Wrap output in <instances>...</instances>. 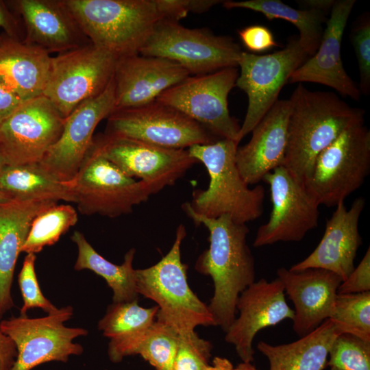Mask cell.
Returning <instances> with one entry per match:
<instances>
[{"label":"cell","mask_w":370,"mask_h":370,"mask_svg":"<svg viewBox=\"0 0 370 370\" xmlns=\"http://www.w3.org/2000/svg\"><path fill=\"white\" fill-rule=\"evenodd\" d=\"M341 333L330 319L299 339L273 345L264 341L257 349L268 360L269 370H323L327 367L330 349Z\"/></svg>","instance_id":"27"},{"label":"cell","mask_w":370,"mask_h":370,"mask_svg":"<svg viewBox=\"0 0 370 370\" xmlns=\"http://www.w3.org/2000/svg\"><path fill=\"white\" fill-rule=\"evenodd\" d=\"M0 191L20 199L75 202L65 182L56 180L38 163L6 165L0 171Z\"/></svg>","instance_id":"30"},{"label":"cell","mask_w":370,"mask_h":370,"mask_svg":"<svg viewBox=\"0 0 370 370\" xmlns=\"http://www.w3.org/2000/svg\"><path fill=\"white\" fill-rule=\"evenodd\" d=\"M327 366L341 370H370V341L342 333L330 349Z\"/></svg>","instance_id":"35"},{"label":"cell","mask_w":370,"mask_h":370,"mask_svg":"<svg viewBox=\"0 0 370 370\" xmlns=\"http://www.w3.org/2000/svg\"><path fill=\"white\" fill-rule=\"evenodd\" d=\"M262 180L269 186L272 210L268 221L258 227L254 247L301 241L318 225L320 206L284 166Z\"/></svg>","instance_id":"16"},{"label":"cell","mask_w":370,"mask_h":370,"mask_svg":"<svg viewBox=\"0 0 370 370\" xmlns=\"http://www.w3.org/2000/svg\"><path fill=\"white\" fill-rule=\"evenodd\" d=\"M118 57L91 43L52 57L42 95L64 118L100 95L112 79Z\"/></svg>","instance_id":"9"},{"label":"cell","mask_w":370,"mask_h":370,"mask_svg":"<svg viewBox=\"0 0 370 370\" xmlns=\"http://www.w3.org/2000/svg\"><path fill=\"white\" fill-rule=\"evenodd\" d=\"M238 145L234 140L221 139L187 149L205 166L210 177L208 187L194 190L188 202L195 213L213 219L227 214L242 224L262 215L264 188L262 185L250 188L242 177L235 160Z\"/></svg>","instance_id":"3"},{"label":"cell","mask_w":370,"mask_h":370,"mask_svg":"<svg viewBox=\"0 0 370 370\" xmlns=\"http://www.w3.org/2000/svg\"><path fill=\"white\" fill-rule=\"evenodd\" d=\"M330 370H341V369H337L336 367H330Z\"/></svg>","instance_id":"50"},{"label":"cell","mask_w":370,"mask_h":370,"mask_svg":"<svg viewBox=\"0 0 370 370\" xmlns=\"http://www.w3.org/2000/svg\"><path fill=\"white\" fill-rule=\"evenodd\" d=\"M10 199H12V197L9 195L0 191V201H6Z\"/></svg>","instance_id":"49"},{"label":"cell","mask_w":370,"mask_h":370,"mask_svg":"<svg viewBox=\"0 0 370 370\" xmlns=\"http://www.w3.org/2000/svg\"><path fill=\"white\" fill-rule=\"evenodd\" d=\"M232 362L225 358L216 356L212 360V364L208 365L205 370H234Z\"/></svg>","instance_id":"46"},{"label":"cell","mask_w":370,"mask_h":370,"mask_svg":"<svg viewBox=\"0 0 370 370\" xmlns=\"http://www.w3.org/2000/svg\"><path fill=\"white\" fill-rule=\"evenodd\" d=\"M14 21L12 14L8 11L5 3L0 1V29H3L9 37L15 38L13 36L14 33Z\"/></svg>","instance_id":"44"},{"label":"cell","mask_w":370,"mask_h":370,"mask_svg":"<svg viewBox=\"0 0 370 370\" xmlns=\"http://www.w3.org/2000/svg\"><path fill=\"white\" fill-rule=\"evenodd\" d=\"M308 58L298 38H291L285 47L267 55L242 51L235 86L247 95L248 106L238 134L239 143L278 100L282 87Z\"/></svg>","instance_id":"13"},{"label":"cell","mask_w":370,"mask_h":370,"mask_svg":"<svg viewBox=\"0 0 370 370\" xmlns=\"http://www.w3.org/2000/svg\"><path fill=\"white\" fill-rule=\"evenodd\" d=\"M57 203L16 198L0 201V318L14 306L11 289L15 266L32 222L41 211Z\"/></svg>","instance_id":"25"},{"label":"cell","mask_w":370,"mask_h":370,"mask_svg":"<svg viewBox=\"0 0 370 370\" xmlns=\"http://www.w3.org/2000/svg\"><path fill=\"white\" fill-rule=\"evenodd\" d=\"M14 3L25 24L24 42L49 53H60L90 43L62 1L19 0Z\"/></svg>","instance_id":"24"},{"label":"cell","mask_w":370,"mask_h":370,"mask_svg":"<svg viewBox=\"0 0 370 370\" xmlns=\"http://www.w3.org/2000/svg\"><path fill=\"white\" fill-rule=\"evenodd\" d=\"M35 254H27L18 276V286L23 304L20 310L21 315H26L29 309L38 308L47 314L58 310L41 291L35 271Z\"/></svg>","instance_id":"37"},{"label":"cell","mask_w":370,"mask_h":370,"mask_svg":"<svg viewBox=\"0 0 370 370\" xmlns=\"http://www.w3.org/2000/svg\"><path fill=\"white\" fill-rule=\"evenodd\" d=\"M238 34L244 46L254 54L278 46L273 33L264 25H249L238 30Z\"/></svg>","instance_id":"40"},{"label":"cell","mask_w":370,"mask_h":370,"mask_svg":"<svg viewBox=\"0 0 370 370\" xmlns=\"http://www.w3.org/2000/svg\"><path fill=\"white\" fill-rule=\"evenodd\" d=\"M370 291V248L368 247L358 265L339 285L338 294L360 293Z\"/></svg>","instance_id":"41"},{"label":"cell","mask_w":370,"mask_h":370,"mask_svg":"<svg viewBox=\"0 0 370 370\" xmlns=\"http://www.w3.org/2000/svg\"><path fill=\"white\" fill-rule=\"evenodd\" d=\"M158 307L144 308L138 299L113 303L98 322V329L110 338L108 355L114 363L132 356L138 341L156 319Z\"/></svg>","instance_id":"28"},{"label":"cell","mask_w":370,"mask_h":370,"mask_svg":"<svg viewBox=\"0 0 370 370\" xmlns=\"http://www.w3.org/2000/svg\"><path fill=\"white\" fill-rule=\"evenodd\" d=\"M355 3L356 0L335 1L317 51L294 71L288 82L317 83L360 100L361 93L346 72L341 55L343 33Z\"/></svg>","instance_id":"19"},{"label":"cell","mask_w":370,"mask_h":370,"mask_svg":"<svg viewBox=\"0 0 370 370\" xmlns=\"http://www.w3.org/2000/svg\"><path fill=\"white\" fill-rule=\"evenodd\" d=\"M73 314V307L66 306L43 317L20 314L2 320L1 330L13 341L17 349L12 370H32L53 361L66 362L71 356L81 355L84 347L73 340L86 336L88 330L64 325Z\"/></svg>","instance_id":"10"},{"label":"cell","mask_w":370,"mask_h":370,"mask_svg":"<svg viewBox=\"0 0 370 370\" xmlns=\"http://www.w3.org/2000/svg\"><path fill=\"white\" fill-rule=\"evenodd\" d=\"M236 307L238 316L225 332V341L234 346L245 362L254 360L253 341L260 330L294 317L278 278L271 282L264 278L254 282L239 295Z\"/></svg>","instance_id":"18"},{"label":"cell","mask_w":370,"mask_h":370,"mask_svg":"<svg viewBox=\"0 0 370 370\" xmlns=\"http://www.w3.org/2000/svg\"><path fill=\"white\" fill-rule=\"evenodd\" d=\"M92 146L125 175L138 178L157 193L172 186L198 161L187 149H168L105 133Z\"/></svg>","instance_id":"14"},{"label":"cell","mask_w":370,"mask_h":370,"mask_svg":"<svg viewBox=\"0 0 370 370\" xmlns=\"http://www.w3.org/2000/svg\"><path fill=\"white\" fill-rule=\"evenodd\" d=\"M351 42L358 62L359 90L364 95L370 92V18L365 14L352 30Z\"/></svg>","instance_id":"38"},{"label":"cell","mask_w":370,"mask_h":370,"mask_svg":"<svg viewBox=\"0 0 370 370\" xmlns=\"http://www.w3.org/2000/svg\"><path fill=\"white\" fill-rule=\"evenodd\" d=\"M241 47L228 36L206 29H190L178 21L162 19L140 51V54L173 61L189 74L204 75L237 67Z\"/></svg>","instance_id":"8"},{"label":"cell","mask_w":370,"mask_h":370,"mask_svg":"<svg viewBox=\"0 0 370 370\" xmlns=\"http://www.w3.org/2000/svg\"><path fill=\"white\" fill-rule=\"evenodd\" d=\"M107 119L106 133L164 148L187 149L221 140L180 111L156 99L115 110Z\"/></svg>","instance_id":"12"},{"label":"cell","mask_w":370,"mask_h":370,"mask_svg":"<svg viewBox=\"0 0 370 370\" xmlns=\"http://www.w3.org/2000/svg\"><path fill=\"white\" fill-rule=\"evenodd\" d=\"M234 370H258L251 362H242L238 364Z\"/></svg>","instance_id":"47"},{"label":"cell","mask_w":370,"mask_h":370,"mask_svg":"<svg viewBox=\"0 0 370 370\" xmlns=\"http://www.w3.org/2000/svg\"><path fill=\"white\" fill-rule=\"evenodd\" d=\"M370 172V131L364 123L345 130L317 157L303 185L319 205L336 206L364 183Z\"/></svg>","instance_id":"6"},{"label":"cell","mask_w":370,"mask_h":370,"mask_svg":"<svg viewBox=\"0 0 370 370\" xmlns=\"http://www.w3.org/2000/svg\"><path fill=\"white\" fill-rule=\"evenodd\" d=\"M188 76L185 69L167 59L140 53L120 57L113 75L114 111L150 103Z\"/></svg>","instance_id":"20"},{"label":"cell","mask_w":370,"mask_h":370,"mask_svg":"<svg viewBox=\"0 0 370 370\" xmlns=\"http://www.w3.org/2000/svg\"><path fill=\"white\" fill-rule=\"evenodd\" d=\"M237 67L188 76L163 92L158 101L180 111L218 139L238 141L241 126L228 109L227 97L236 86Z\"/></svg>","instance_id":"11"},{"label":"cell","mask_w":370,"mask_h":370,"mask_svg":"<svg viewBox=\"0 0 370 370\" xmlns=\"http://www.w3.org/2000/svg\"><path fill=\"white\" fill-rule=\"evenodd\" d=\"M290 110L289 99H278L254 127L249 141L238 147L236 164L249 186L258 184L268 173L283 166Z\"/></svg>","instance_id":"23"},{"label":"cell","mask_w":370,"mask_h":370,"mask_svg":"<svg viewBox=\"0 0 370 370\" xmlns=\"http://www.w3.org/2000/svg\"><path fill=\"white\" fill-rule=\"evenodd\" d=\"M284 292L294 304L293 330L305 336L328 319L342 280L336 274L321 269L293 271L284 267L277 270Z\"/></svg>","instance_id":"22"},{"label":"cell","mask_w":370,"mask_h":370,"mask_svg":"<svg viewBox=\"0 0 370 370\" xmlns=\"http://www.w3.org/2000/svg\"><path fill=\"white\" fill-rule=\"evenodd\" d=\"M182 208L209 232V247L197 259L195 269L212 278L214 293L208 306L217 325L225 332L236 318L239 295L255 282L254 258L247 242L249 227L227 214L214 219L198 214L188 202Z\"/></svg>","instance_id":"1"},{"label":"cell","mask_w":370,"mask_h":370,"mask_svg":"<svg viewBox=\"0 0 370 370\" xmlns=\"http://www.w3.org/2000/svg\"><path fill=\"white\" fill-rule=\"evenodd\" d=\"M51 59L45 50L11 37L0 40V81L23 101L42 95Z\"/></svg>","instance_id":"26"},{"label":"cell","mask_w":370,"mask_h":370,"mask_svg":"<svg viewBox=\"0 0 370 370\" xmlns=\"http://www.w3.org/2000/svg\"><path fill=\"white\" fill-rule=\"evenodd\" d=\"M212 345L195 330L180 333L173 370H205Z\"/></svg>","instance_id":"36"},{"label":"cell","mask_w":370,"mask_h":370,"mask_svg":"<svg viewBox=\"0 0 370 370\" xmlns=\"http://www.w3.org/2000/svg\"><path fill=\"white\" fill-rule=\"evenodd\" d=\"M180 333L156 319L134 346L132 356L140 355L156 370H173Z\"/></svg>","instance_id":"33"},{"label":"cell","mask_w":370,"mask_h":370,"mask_svg":"<svg viewBox=\"0 0 370 370\" xmlns=\"http://www.w3.org/2000/svg\"><path fill=\"white\" fill-rule=\"evenodd\" d=\"M77 247L74 269H88L102 277L112 291V302H127L138 299L135 269L133 267L136 249L131 248L124 256L121 264H115L100 255L85 236L75 231L71 237Z\"/></svg>","instance_id":"29"},{"label":"cell","mask_w":370,"mask_h":370,"mask_svg":"<svg viewBox=\"0 0 370 370\" xmlns=\"http://www.w3.org/2000/svg\"><path fill=\"white\" fill-rule=\"evenodd\" d=\"M23 101L0 81V122L9 116Z\"/></svg>","instance_id":"43"},{"label":"cell","mask_w":370,"mask_h":370,"mask_svg":"<svg viewBox=\"0 0 370 370\" xmlns=\"http://www.w3.org/2000/svg\"><path fill=\"white\" fill-rule=\"evenodd\" d=\"M93 45L118 58L140 53L163 19L156 0H64Z\"/></svg>","instance_id":"4"},{"label":"cell","mask_w":370,"mask_h":370,"mask_svg":"<svg viewBox=\"0 0 370 370\" xmlns=\"http://www.w3.org/2000/svg\"><path fill=\"white\" fill-rule=\"evenodd\" d=\"M365 206L363 197L356 198L349 209L345 201L338 203L317 247L289 270L321 269L336 274L342 282L346 280L355 268L354 259L362 244L358 223Z\"/></svg>","instance_id":"21"},{"label":"cell","mask_w":370,"mask_h":370,"mask_svg":"<svg viewBox=\"0 0 370 370\" xmlns=\"http://www.w3.org/2000/svg\"><path fill=\"white\" fill-rule=\"evenodd\" d=\"M163 19L178 21L190 12L201 13L222 2L219 0H156Z\"/></svg>","instance_id":"39"},{"label":"cell","mask_w":370,"mask_h":370,"mask_svg":"<svg viewBox=\"0 0 370 370\" xmlns=\"http://www.w3.org/2000/svg\"><path fill=\"white\" fill-rule=\"evenodd\" d=\"M114 108L112 77L100 95L84 101L65 118L61 135L38 163L40 166L60 182L71 180L92 145L96 127Z\"/></svg>","instance_id":"17"},{"label":"cell","mask_w":370,"mask_h":370,"mask_svg":"<svg viewBox=\"0 0 370 370\" xmlns=\"http://www.w3.org/2000/svg\"><path fill=\"white\" fill-rule=\"evenodd\" d=\"M78 221L75 209L68 204H55L33 219L21 252L37 254L57 243Z\"/></svg>","instance_id":"32"},{"label":"cell","mask_w":370,"mask_h":370,"mask_svg":"<svg viewBox=\"0 0 370 370\" xmlns=\"http://www.w3.org/2000/svg\"><path fill=\"white\" fill-rule=\"evenodd\" d=\"M289 101L283 166L303 184L318 155L345 130L364 123L365 110L349 106L332 92L310 90L301 84Z\"/></svg>","instance_id":"2"},{"label":"cell","mask_w":370,"mask_h":370,"mask_svg":"<svg viewBox=\"0 0 370 370\" xmlns=\"http://www.w3.org/2000/svg\"><path fill=\"white\" fill-rule=\"evenodd\" d=\"M186 235L185 226L179 225L167 254L155 264L135 270L138 295L156 302V319L179 333L195 330L200 325L217 326L208 306L189 286L187 266L181 258V245Z\"/></svg>","instance_id":"5"},{"label":"cell","mask_w":370,"mask_h":370,"mask_svg":"<svg viewBox=\"0 0 370 370\" xmlns=\"http://www.w3.org/2000/svg\"><path fill=\"white\" fill-rule=\"evenodd\" d=\"M16 357L14 343L0 328V370H12Z\"/></svg>","instance_id":"42"},{"label":"cell","mask_w":370,"mask_h":370,"mask_svg":"<svg viewBox=\"0 0 370 370\" xmlns=\"http://www.w3.org/2000/svg\"><path fill=\"white\" fill-rule=\"evenodd\" d=\"M65 184L81 214L109 218L132 212L134 206L154 194L144 182L125 175L92 145L75 176Z\"/></svg>","instance_id":"7"},{"label":"cell","mask_w":370,"mask_h":370,"mask_svg":"<svg viewBox=\"0 0 370 370\" xmlns=\"http://www.w3.org/2000/svg\"><path fill=\"white\" fill-rule=\"evenodd\" d=\"M336 0H304L300 1L301 3L308 9H314L327 12L331 10Z\"/></svg>","instance_id":"45"},{"label":"cell","mask_w":370,"mask_h":370,"mask_svg":"<svg viewBox=\"0 0 370 370\" xmlns=\"http://www.w3.org/2000/svg\"><path fill=\"white\" fill-rule=\"evenodd\" d=\"M64 121L43 95L23 101L0 122V149L8 165L39 163L61 135Z\"/></svg>","instance_id":"15"},{"label":"cell","mask_w":370,"mask_h":370,"mask_svg":"<svg viewBox=\"0 0 370 370\" xmlns=\"http://www.w3.org/2000/svg\"><path fill=\"white\" fill-rule=\"evenodd\" d=\"M342 334L370 341V291L336 295L328 318Z\"/></svg>","instance_id":"34"},{"label":"cell","mask_w":370,"mask_h":370,"mask_svg":"<svg viewBox=\"0 0 370 370\" xmlns=\"http://www.w3.org/2000/svg\"><path fill=\"white\" fill-rule=\"evenodd\" d=\"M227 9L243 8L262 14L268 20L283 19L294 25L299 31L300 45L308 56L317 51L326 22V12L314 9H296L280 0L223 1Z\"/></svg>","instance_id":"31"},{"label":"cell","mask_w":370,"mask_h":370,"mask_svg":"<svg viewBox=\"0 0 370 370\" xmlns=\"http://www.w3.org/2000/svg\"><path fill=\"white\" fill-rule=\"evenodd\" d=\"M6 165H8L6 160L2 153V151L0 149V171L5 167Z\"/></svg>","instance_id":"48"}]
</instances>
